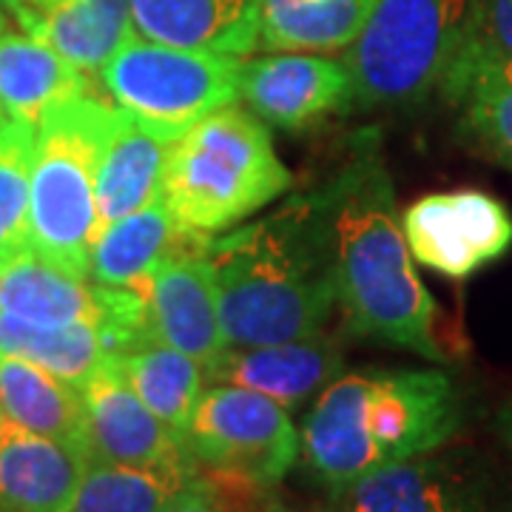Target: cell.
<instances>
[{
  "mask_svg": "<svg viewBox=\"0 0 512 512\" xmlns=\"http://www.w3.org/2000/svg\"><path fill=\"white\" fill-rule=\"evenodd\" d=\"M313 197L325 222L336 308L345 328L436 365L453 362V350L441 339L439 305L424 288L404 239L390 171L370 140L313 188Z\"/></svg>",
  "mask_w": 512,
  "mask_h": 512,
  "instance_id": "6da1fadb",
  "label": "cell"
},
{
  "mask_svg": "<svg viewBox=\"0 0 512 512\" xmlns=\"http://www.w3.org/2000/svg\"><path fill=\"white\" fill-rule=\"evenodd\" d=\"M464 396L436 367H365L336 376L302 424V461L328 495L407 458L447 447Z\"/></svg>",
  "mask_w": 512,
  "mask_h": 512,
  "instance_id": "7a4b0ae2",
  "label": "cell"
},
{
  "mask_svg": "<svg viewBox=\"0 0 512 512\" xmlns=\"http://www.w3.org/2000/svg\"><path fill=\"white\" fill-rule=\"evenodd\" d=\"M228 348H259L328 330L336 311L328 237L313 191L208 239Z\"/></svg>",
  "mask_w": 512,
  "mask_h": 512,
  "instance_id": "3957f363",
  "label": "cell"
},
{
  "mask_svg": "<svg viewBox=\"0 0 512 512\" xmlns=\"http://www.w3.org/2000/svg\"><path fill=\"white\" fill-rule=\"evenodd\" d=\"M293 188L268 123L248 106H225L171 143L163 197L177 222L217 237Z\"/></svg>",
  "mask_w": 512,
  "mask_h": 512,
  "instance_id": "277c9868",
  "label": "cell"
},
{
  "mask_svg": "<svg viewBox=\"0 0 512 512\" xmlns=\"http://www.w3.org/2000/svg\"><path fill=\"white\" fill-rule=\"evenodd\" d=\"M114 106L97 94L66 100L35 128L32 248L89 279L97 239V163Z\"/></svg>",
  "mask_w": 512,
  "mask_h": 512,
  "instance_id": "5b68a950",
  "label": "cell"
},
{
  "mask_svg": "<svg viewBox=\"0 0 512 512\" xmlns=\"http://www.w3.org/2000/svg\"><path fill=\"white\" fill-rule=\"evenodd\" d=\"M473 0H376L342 52L356 109H407L439 92L464 40Z\"/></svg>",
  "mask_w": 512,
  "mask_h": 512,
  "instance_id": "8992f818",
  "label": "cell"
},
{
  "mask_svg": "<svg viewBox=\"0 0 512 512\" xmlns=\"http://www.w3.org/2000/svg\"><path fill=\"white\" fill-rule=\"evenodd\" d=\"M242 57L197 52L137 32L100 72L117 109L165 143H177L208 114L239 103Z\"/></svg>",
  "mask_w": 512,
  "mask_h": 512,
  "instance_id": "52a82bcc",
  "label": "cell"
},
{
  "mask_svg": "<svg viewBox=\"0 0 512 512\" xmlns=\"http://www.w3.org/2000/svg\"><path fill=\"white\" fill-rule=\"evenodd\" d=\"M185 447L208 476L271 490L302 458V433L274 399L239 384H208Z\"/></svg>",
  "mask_w": 512,
  "mask_h": 512,
  "instance_id": "ba28073f",
  "label": "cell"
},
{
  "mask_svg": "<svg viewBox=\"0 0 512 512\" xmlns=\"http://www.w3.org/2000/svg\"><path fill=\"white\" fill-rule=\"evenodd\" d=\"M330 512H512V498L478 453L441 447L359 478Z\"/></svg>",
  "mask_w": 512,
  "mask_h": 512,
  "instance_id": "9c48e42d",
  "label": "cell"
},
{
  "mask_svg": "<svg viewBox=\"0 0 512 512\" xmlns=\"http://www.w3.org/2000/svg\"><path fill=\"white\" fill-rule=\"evenodd\" d=\"M402 228L413 259L447 279H467L512 248L507 205L478 188L439 191L410 202L402 211Z\"/></svg>",
  "mask_w": 512,
  "mask_h": 512,
  "instance_id": "30bf717a",
  "label": "cell"
},
{
  "mask_svg": "<svg viewBox=\"0 0 512 512\" xmlns=\"http://www.w3.org/2000/svg\"><path fill=\"white\" fill-rule=\"evenodd\" d=\"M239 100L262 123L282 131H308L328 117L356 109L345 57L319 52H265L242 57Z\"/></svg>",
  "mask_w": 512,
  "mask_h": 512,
  "instance_id": "8fae6325",
  "label": "cell"
},
{
  "mask_svg": "<svg viewBox=\"0 0 512 512\" xmlns=\"http://www.w3.org/2000/svg\"><path fill=\"white\" fill-rule=\"evenodd\" d=\"M80 396L86 413L83 441L89 461L134 467L194 461L185 439L165 427L123 379L114 356L97 367L92 379L80 387Z\"/></svg>",
  "mask_w": 512,
  "mask_h": 512,
  "instance_id": "7c38bea8",
  "label": "cell"
},
{
  "mask_svg": "<svg viewBox=\"0 0 512 512\" xmlns=\"http://www.w3.org/2000/svg\"><path fill=\"white\" fill-rule=\"evenodd\" d=\"M134 285L146 293L148 313L163 345L183 350L202 367L228 348L208 248L171 256Z\"/></svg>",
  "mask_w": 512,
  "mask_h": 512,
  "instance_id": "4fadbf2b",
  "label": "cell"
},
{
  "mask_svg": "<svg viewBox=\"0 0 512 512\" xmlns=\"http://www.w3.org/2000/svg\"><path fill=\"white\" fill-rule=\"evenodd\" d=\"M342 367L345 350L333 333L322 330L279 345L225 348L211 365H205V379L208 384H239L256 390L293 413L342 376Z\"/></svg>",
  "mask_w": 512,
  "mask_h": 512,
  "instance_id": "5bb4252c",
  "label": "cell"
},
{
  "mask_svg": "<svg viewBox=\"0 0 512 512\" xmlns=\"http://www.w3.org/2000/svg\"><path fill=\"white\" fill-rule=\"evenodd\" d=\"M3 9L18 29L46 40L94 80L137 32L131 0H9Z\"/></svg>",
  "mask_w": 512,
  "mask_h": 512,
  "instance_id": "9a60e30c",
  "label": "cell"
},
{
  "mask_svg": "<svg viewBox=\"0 0 512 512\" xmlns=\"http://www.w3.org/2000/svg\"><path fill=\"white\" fill-rule=\"evenodd\" d=\"M89 453L80 444L26 433L6 421L0 433V512H69Z\"/></svg>",
  "mask_w": 512,
  "mask_h": 512,
  "instance_id": "2e32d148",
  "label": "cell"
},
{
  "mask_svg": "<svg viewBox=\"0 0 512 512\" xmlns=\"http://www.w3.org/2000/svg\"><path fill=\"white\" fill-rule=\"evenodd\" d=\"M259 18L262 0H131L140 37L231 57L256 52Z\"/></svg>",
  "mask_w": 512,
  "mask_h": 512,
  "instance_id": "e0dca14e",
  "label": "cell"
},
{
  "mask_svg": "<svg viewBox=\"0 0 512 512\" xmlns=\"http://www.w3.org/2000/svg\"><path fill=\"white\" fill-rule=\"evenodd\" d=\"M208 239L183 228L165 197H157L97 234L89 256V282L103 288H128L165 259L208 248Z\"/></svg>",
  "mask_w": 512,
  "mask_h": 512,
  "instance_id": "ac0fdd59",
  "label": "cell"
},
{
  "mask_svg": "<svg viewBox=\"0 0 512 512\" xmlns=\"http://www.w3.org/2000/svg\"><path fill=\"white\" fill-rule=\"evenodd\" d=\"M92 80L12 20L0 29V109L6 120L37 126L60 103L92 94Z\"/></svg>",
  "mask_w": 512,
  "mask_h": 512,
  "instance_id": "d6986e66",
  "label": "cell"
},
{
  "mask_svg": "<svg viewBox=\"0 0 512 512\" xmlns=\"http://www.w3.org/2000/svg\"><path fill=\"white\" fill-rule=\"evenodd\" d=\"M168 151L171 143L114 106L97 163V234L163 197Z\"/></svg>",
  "mask_w": 512,
  "mask_h": 512,
  "instance_id": "ffe728a7",
  "label": "cell"
},
{
  "mask_svg": "<svg viewBox=\"0 0 512 512\" xmlns=\"http://www.w3.org/2000/svg\"><path fill=\"white\" fill-rule=\"evenodd\" d=\"M211 487L214 478L197 461L154 467L89 461L69 512H165Z\"/></svg>",
  "mask_w": 512,
  "mask_h": 512,
  "instance_id": "44dd1931",
  "label": "cell"
},
{
  "mask_svg": "<svg viewBox=\"0 0 512 512\" xmlns=\"http://www.w3.org/2000/svg\"><path fill=\"white\" fill-rule=\"evenodd\" d=\"M0 308L37 325H94L100 330L103 288L32 248L0 268Z\"/></svg>",
  "mask_w": 512,
  "mask_h": 512,
  "instance_id": "7402d4cb",
  "label": "cell"
},
{
  "mask_svg": "<svg viewBox=\"0 0 512 512\" xmlns=\"http://www.w3.org/2000/svg\"><path fill=\"white\" fill-rule=\"evenodd\" d=\"M376 0H262L256 52H345Z\"/></svg>",
  "mask_w": 512,
  "mask_h": 512,
  "instance_id": "603a6c76",
  "label": "cell"
},
{
  "mask_svg": "<svg viewBox=\"0 0 512 512\" xmlns=\"http://www.w3.org/2000/svg\"><path fill=\"white\" fill-rule=\"evenodd\" d=\"M0 402L9 424L46 439L80 444L86 450L83 396L55 373L26 359L0 356Z\"/></svg>",
  "mask_w": 512,
  "mask_h": 512,
  "instance_id": "cb8c5ba5",
  "label": "cell"
},
{
  "mask_svg": "<svg viewBox=\"0 0 512 512\" xmlns=\"http://www.w3.org/2000/svg\"><path fill=\"white\" fill-rule=\"evenodd\" d=\"M114 362L148 410L185 439L197 404L208 387L205 367L183 350L168 348L163 342L114 356Z\"/></svg>",
  "mask_w": 512,
  "mask_h": 512,
  "instance_id": "d4e9b609",
  "label": "cell"
},
{
  "mask_svg": "<svg viewBox=\"0 0 512 512\" xmlns=\"http://www.w3.org/2000/svg\"><path fill=\"white\" fill-rule=\"evenodd\" d=\"M0 356L26 359L80 390L111 353L94 325H37L0 308Z\"/></svg>",
  "mask_w": 512,
  "mask_h": 512,
  "instance_id": "484cf974",
  "label": "cell"
},
{
  "mask_svg": "<svg viewBox=\"0 0 512 512\" xmlns=\"http://www.w3.org/2000/svg\"><path fill=\"white\" fill-rule=\"evenodd\" d=\"M464 134L512 171V60L484 63L441 89Z\"/></svg>",
  "mask_w": 512,
  "mask_h": 512,
  "instance_id": "4316f807",
  "label": "cell"
},
{
  "mask_svg": "<svg viewBox=\"0 0 512 512\" xmlns=\"http://www.w3.org/2000/svg\"><path fill=\"white\" fill-rule=\"evenodd\" d=\"M35 128L20 120L0 123V268L32 251V157Z\"/></svg>",
  "mask_w": 512,
  "mask_h": 512,
  "instance_id": "83f0119b",
  "label": "cell"
},
{
  "mask_svg": "<svg viewBox=\"0 0 512 512\" xmlns=\"http://www.w3.org/2000/svg\"><path fill=\"white\" fill-rule=\"evenodd\" d=\"M495 60H512V0H473L464 40L441 89Z\"/></svg>",
  "mask_w": 512,
  "mask_h": 512,
  "instance_id": "f1b7e54d",
  "label": "cell"
},
{
  "mask_svg": "<svg viewBox=\"0 0 512 512\" xmlns=\"http://www.w3.org/2000/svg\"><path fill=\"white\" fill-rule=\"evenodd\" d=\"M165 512H231L225 510L220 504V498H217V487H211V490H205V493L197 495H188L183 501H177L171 510Z\"/></svg>",
  "mask_w": 512,
  "mask_h": 512,
  "instance_id": "f546056e",
  "label": "cell"
},
{
  "mask_svg": "<svg viewBox=\"0 0 512 512\" xmlns=\"http://www.w3.org/2000/svg\"><path fill=\"white\" fill-rule=\"evenodd\" d=\"M495 433H498V439L504 441L507 450L512 453V396L495 413Z\"/></svg>",
  "mask_w": 512,
  "mask_h": 512,
  "instance_id": "4dcf8cb0",
  "label": "cell"
},
{
  "mask_svg": "<svg viewBox=\"0 0 512 512\" xmlns=\"http://www.w3.org/2000/svg\"><path fill=\"white\" fill-rule=\"evenodd\" d=\"M6 23H9V15H6V9L0 6V29H3ZM3 120H6V114H3V109H0V123H3Z\"/></svg>",
  "mask_w": 512,
  "mask_h": 512,
  "instance_id": "1f68e13d",
  "label": "cell"
},
{
  "mask_svg": "<svg viewBox=\"0 0 512 512\" xmlns=\"http://www.w3.org/2000/svg\"><path fill=\"white\" fill-rule=\"evenodd\" d=\"M3 427H6V413H3V402H0V433H3Z\"/></svg>",
  "mask_w": 512,
  "mask_h": 512,
  "instance_id": "d6a6232c",
  "label": "cell"
},
{
  "mask_svg": "<svg viewBox=\"0 0 512 512\" xmlns=\"http://www.w3.org/2000/svg\"><path fill=\"white\" fill-rule=\"evenodd\" d=\"M6 3H9V0H0V6H6Z\"/></svg>",
  "mask_w": 512,
  "mask_h": 512,
  "instance_id": "836d02e7",
  "label": "cell"
}]
</instances>
